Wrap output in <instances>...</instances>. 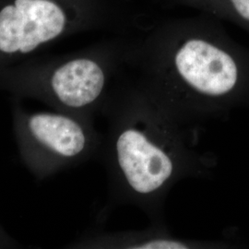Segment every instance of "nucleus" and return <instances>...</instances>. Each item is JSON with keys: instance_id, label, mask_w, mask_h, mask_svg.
<instances>
[{"instance_id": "f257e3e1", "label": "nucleus", "mask_w": 249, "mask_h": 249, "mask_svg": "<svg viewBox=\"0 0 249 249\" xmlns=\"http://www.w3.org/2000/svg\"><path fill=\"white\" fill-rule=\"evenodd\" d=\"M134 82L178 120L198 126L249 101V49L212 19L178 18L132 40Z\"/></svg>"}, {"instance_id": "f03ea898", "label": "nucleus", "mask_w": 249, "mask_h": 249, "mask_svg": "<svg viewBox=\"0 0 249 249\" xmlns=\"http://www.w3.org/2000/svg\"><path fill=\"white\" fill-rule=\"evenodd\" d=\"M100 115L109 203L135 206L151 223H165L164 203L178 183L216 166L213 154L197 148V126L172 116L133 80L111 91Z\"/></svg>"}, {"instance_id": "7ed1b4c3", "label": "nucleus", "mask_w": 249, "mask_h": 249, "mask_svg": "<svg viewBox=\"0 0 249 249\" xmlns=\"http://www.w3.org/2000/svg\"><path fill=\"white\" fill-rule=\"evenodd\" d=\"M12 127L23 165L38 181L99 157L103 135L93 118L60 111H30L11 104Z\"/></svg>"}, {"instance_id": "20e7f679", "label": "nucleus", "mask_w": 249, "mask_h": 249, "mask_svg": "<svg viewBox=\"0 0 249 249\" xmlns=\"http://www.w3.org/2000/svg\"><path fill=\"white\" fill-rule=\"evenodd\" d=\"M129 46L124 45L107 55L74 56L57 65L47 80L13 91L38 99L53 110L95 119L113 90L109 87L113 70L127 64Z\"/></svg>"}, {"instance_id": "39448f33", "label": "nucleus", "mask_w": 249, "mask_h": 249, "mask_svg": "<svg viewBox=\"0 0 249 249\" xmlns=\"http://www.w3.org/2000/svg\"><path fill=\"white\" fill-rule=\"evenodd\" d=\"M65 25L66 16L53 2L16 0L0 12V53H31L60 36Z\"/></svg>"}, {"instance_id": "423d86ee", "label": "nucleus", "mask_w": 249, "mask_h": 249, "mask_svg": "<svg viewBox=\"0 0 249 249\" xmlns=\"http://www.w3.org/2000/svg\"><path fill=\"white\" fill-rule=\"evenodd\" d=\"M72 246L76 249H223L226 243L177 236L165 223H151L142 230L91 232Z\"/></svg>"}, {"instance_id": "0eeeda50", "label": "nucleus", "mask_w": 249, "mask_h": 249, "mask_svg": "<svg viewBox=\"0 0 249 249\" xmlns=\"http://www.w3.org/2000/svg\"><path fill=\"white\" fill-rule=\"evenodd\" d=\"M171 6L197 9L228 20L249 33V0H165Z\"/></svg>"}, {"instance_id": "6e6552de", "label": "nucleus", "mask_w": 249, "mask_h": 249, "mask_svg": "<svg viewBox=\"0 0 249 249\" xmlns=\"http://www.w3.org/2000/svg\"><path fill=\"white\" fill-rule=\"evenodd\" d=\"M18 242L0 224V249H13L18 248Z\"/></svg>"}]
</instances>
